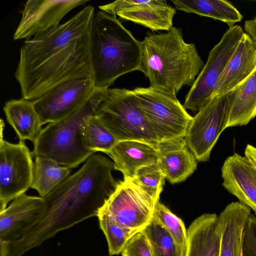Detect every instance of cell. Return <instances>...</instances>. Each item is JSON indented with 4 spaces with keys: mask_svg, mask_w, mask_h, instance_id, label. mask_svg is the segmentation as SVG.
Masks as SVG:
<instances>
[{
    "mask_svg": "<svg viewBox=\"0 0 256 256\" xmlns=\"http://www.w3.org/2000/svg\"><path fill=\"white\" fill-rule=\"evenodd\" d=\"M229 94L214 96L192 117L184 138L197 161L205 162L219 136L226 128Z\"/></svg>",
    "mask_w": 256,
    "mask_h": 256,
    "instance_id": "8fae6325",
    "label": "cell"
},
{
    "mask_svg": "<svg viewBox=\"0 0 256 256\" xmlns=\"http://www.w3.org/2000/svg\"><path fill=\"white\" fill-rule=\"evenodd\" d=\"M222 186L256 216V168L248 159L234 153L222 167Z\"/></svg>",
    "mask_w": 256,
    "mask_h": 256,
    "instance_id": "2e32d148",
    "label": "cell"
},
{
    "mask_svg": "<svg viewBox=\"0 0 256 256\" xmlns=\"http://www.w3.org/2000/svg\"><path fill=\"white\" fill-rule=\"evenodd\" d=\"M97 217L106 238L110 256L121 254L130 239L138 232L122 228L103 212H99Z\"/></svg>",
    "mask_w": 256,
    "mask_h": 256,
    "instance_id": "83f0119b",
    "label": "cell"
},
{
    "mask_svg": "<svg viewBox=\"0 0 256 256\" xmlns=\"http://www.w3.org/2000/svg\"><path fill=\"white\" fill-rule=\"evenodd\" d=\"M142 231L148 242L152 256H186L187 248L178 244L155 218L152 216Z\"/></svg>",
    "mask_w": 256,
    "mask_h": 256,
    "instance_id": "484cf974",
    "label": "cell"
},
{
    "mask_svg": "<svg viewBox=\"0 0 256 256\" xmlns=\"http://www.w3.org/2000/svg\"><path fill=\"white\" fill-rule=\"evenodd\" d=\"M7 122L12 126L20 141L29 140L33 143L42 128L40 118L32 101L24 98L10 100L3 108Z\"/></svg>",
    "mask_w": 256,
    "mask_h": 256,
    "instance_id": "7402d4cb",
    "label": "cell"
},
{
    "mask_svg": "<svg viewBox=\"0 0 256 256\" xmlns=\"http://www.w3.org/2000/svg\"><path fill=\"white\" fill-rule=\"evenodd\" d=\"M108 155L113 160L114 170L125 180H132L138 169L158 161L156 144L136 140L118 142Z\"/></svg>",
    "mask_w": 256,
    "mask_h": 256,
    "instance_id": "ffe728a7",
    "label": "cell"
},
{
    "mask_svg": "<svg viewBox=\"0 0 256 256\" xmlns=\"http://www.w3.org/2000/svg\"><path fill=\"white\" fill-rule=\"evenodd\" d=\"M156 202L132 180L124 179L99 212L122 228L139 232L152 220Z\"/></svg>",
    "mask_w": 256,
    "mask_h": 256,
    "instance_id": "30bf717a",
    "label": "cell"
},
{
    "mask_svg": "<svg viewBox=\"0 0 256 256\" xmlns=\"http://www.w3.org/2000/svg\"><path fill=\"white\" fill-rule=\"evenodd\" d=\"M156 147L158 164L170 184L185 180L196 169L197 160L184 138L159 142Z\"/></svg>",
    "mask_w": 256,
    "mask_h": 256,
    "instance_id": "d6986e66",
    "label": "cell"
},
{
    "mask_svg": "<svg viewBox=\"0 0 256 256\" xmlns=\"http://www.w3.org/2000/svg\"><path fill=\"white\" fill-rule=\"evenodd\" d=\"M186 256H219L220 232L218 216L204 214L189 226Z\"/></svg>",
    "mask_w": 256,
    "mask_h": 256,
    "instance_id": "44dd1931",
    "label": "cell"
},
{
    "mask_svg": "<svg viewBox=\"0 0 256 256\" xmlns=\"http://www.w3.org/2000/svg\"><path fill=\"white\" fill-rule=\"evenodd\" d=\"M45 203L41 196L24 194L0 212V242L8 244L22 239L42 218Z\"/></svg>",
    "mask_w": 256,
    "mask_h": 256,
    "instance_id": "9a60e30c",
    "label": "cell"
},
{
    "mask_svg": "<svg viewBox=\"0 0 256 256\" xmlns=\"http://www.w3.org/2000/svg\"><path fill=\"white\" fill-rule=\"evenodd\" d=\"M114 162L93 154L77 172L69 176L43 198L45 210L24 238L7 246V256H22L58 232L92 216L119 184L112 174Z\"/></svg>",
    "mask_w": 256,
    "mask_h": 256,
    "instance_id": "7a4b0ae2",
    "label": "cell"
},
{
    "mask_svg": "<svg viewBox=\"0 0 256 256\" xmlns=\"http://www.w3.org/2000/svg\"><path fill=\"white\" fill-rule=\"evenodd\" d=\"M87 0H28L21 11L22 18L14 40H26L58 26L70 10Z\"/></svg>",
    "mask_w": 256,
    "mask_h": 256,
    "instance_id": "4fadbf2b",
    "label": "cell"
},
{
    "mask_svg": "<svg viewBox=\"0 0 256 256\" xmlns=\"http://www.w3.org/2000/svg\"><path fill=\"white\" fill-rule=\"evenodd\" d=\"M121 254L122 256H152L148 242L142 231L130 239Z\"/></svg>",
    "mask_w": 256,
    "mask_h": 256,
    "instance_id": "4dcf8cb0",
    "label": "cell"
},
{
    "mask_svg": "<svg viewBox=\"0 0 256 256\" xmlns=\"http://www.w3.org/2000/svg\"><path fill=\"white\" fill-rule=\"evenodd\" d=\"M1 122L0 142V212L7 204L31 188L34 170L32 153L24 142L12 144L3 138Z\"/></svg>",
    "mask_w": 256,
    "mask_h": 256,
    "instance_id": "9c48e42d",
    "label": "cell"
},
{
    "mask_svg": "<svg viewBox=\"0 0 256 256\" xmlns=\"http://www.w3.org/2000/svg\"><path fill=\"white\" fill-rule=\"evenodd\" d=\"M244 155L256 168V148L248 144L244 150Z\"/></svg>",
    "mask_w": 256,
    "mask_h": 256,
    "instance_id": "d6a6232c",
    "label": "cell"
},
{
    "mask_svg": "<svg viewBox=\"0 0 256 256\" xmlns=\"http://www.w3.org/2000/svg\"><path fill=\"white\" fill-rule=\"evenodd\" d=\"M96 88L93 78L64 82L32 100L42 125L63 120L79 110Z\"/></svg>",
    "mask_w": 256,
    "mask_h": 256,
    "instance_id": "7c38bea8",
    "label": "cell"
},
{
    "mask_svg": "<svg viewBox=\"0 0 256 256\" xmlns=\"http://www.w3.org/2000/svg\"><path fill=\"white\" fill-rule=\"evenodd\" d=\"M244 33L238 25L230 27L210 51L206 64L186 96L183 106L186 110L198 112L210 100Z\"/></svg>",
    "mask_w": 256,
    "mask_h": 256,
    "instance_id": "ba28073f",
    "label": "cell"
},
{
    "mask_svg": "<svg viewBox=\"0 0 256 256\" xmlns=\"http://www.w3.org/2000/svg\"><path fill=\"white\" fill-rule=\"evenodd\" d=\"M107 89L96 88L88 100L74 114L48 124L34 142L32 155L53 160L72 169L94 154L84 148L81 129L86 120L94 114Z\"/></svg>",
    "mask_w": 256,
    "mask_h": 256,
    "instance_id": "5b68a950",
    "label": "cell"
},
{
    "mask_svg": "<svg viewBox=\"0 0 256 256\" xmlns=\"http://www.w3.org/2000/svg\"><path fill=\"white\" fill-rule=\"evenodd\" d=\"M94 14L88 5L65 22L24 42L14 74L22 98L32 101L64 82L93 78Z\"/></svg>",
    "mask_w": 256,
    "mask_h": 256,
    "instance_id": "6da1fadb",
    "label": "cell"
},
{
    "mask_svg": "<svg viewBox=\"0 0 256 256\" xmlns=\"http://www.w3.org/2000/svg\"><path fill=\"white\" fill-rule=\"evenodd\" d=\"M165 179L156 163L145 166L138 169L132 180L158 202L162 191Z\"/></svg>",
    "mask_w": 256,
    "mask_h": 256,
    "instance_id": "f1b7e54d",
    "label": "cell"
},
{
    "mask_svg": "<svg viewBox=\"0 0 256 256\" xmlns=\"http://www.w3.org/2000/svg\"><path fill=\"white\" fill-rule=\"evenodd\" d=\"M0 256H6V243L0 242Z\"/></svg>",
    "mask_w": 256,
    "mask_h": 256,
    "instance_id": "836d02e7",
    "label": "cell"
},
{
    "mask_svg": "<svg viewBox=\"0 0 256 256\" xmlns=\"http://www.w3.org/2000/svg\"><path fill=\"white\" fill-rule=\"evenodd\" d=\"M91 54L96 88H108L124 74L142 72V42L115 16L102 10L93 18Z\"/></svg>",
    "mask_w": 256,
    "mask_h": 256,
    "instance_id": "277c9868",
    "label": "cell"
},
{
    "mask_svg": "<svg viewBox=\"0 0 256 256\" xmlns=\"http://www.w3.org/2000/svg\"><path fill=\"white\" fill-rule=\"evenodd\" d=\"M256 69V42L244 32L222 74L212 98L230 94Z\"/></svg>",
    "mask_w": 256,
    "mask_h": 256,
    "instance_id": "e0dca14e",
    "label": "cell"
},
{
    "mask_svg": "<svg viewBox=\"0 0 256 256\" xmlns=\"http://www.w3.org/2000/svg\"><path fill=\"white\" fill-rule=\"evenodd\" d=\"M81 139L86 150L94 153L100 152L107 154L118 142L94 114L83 124Z\"/></svg>",
    "mask_w": 256,
    "mask_h": 256,
    "instance_id": "4316f807",
    "label": "cell"
},
{
    "mask_svg": "<svg viewBox=\"0 0 256 256\" xmlns=\"http://www.w3.org/2000/svg\"><path fill=\"white\" fill-rule=\"evenodd\" d=\"M132 91L158 143L184 138L192 117L176 96L150 86Z\"/></svg>",
    "mask_w": 256,
    "mask_h": 256,
    "instance_id": "52a82bcc",
    "label": "cell"
},
{
    "mask_svg": "<svg viewBox=\"0 0 256 256\" xmlns=\"http://www.w3.org/2000/svg\"><path fill=\"white\" fill-rule=\"evenodd\" d=\"M70 172V168L53 160L36 156L31 188L44 198L68 176Z\"/></svg>",
    "mask_w": 256,
    "mask_h": 256,
    "instance_id": "d4e9b609",
    "label": "cell"
},
{
    "mask_svg": "<svg viewBox=\"0 0 256 256\" xmlns=\"http://www.w3.org/2000/svg\"><path fill=\"white\" fill-rule=\"evenodd\" d=\"M99 8L152 31L169 30L173 26L176 9L164 0H118L102 5Z\"/></svg>",
    "mask_w": 256,
    "mask_h": 256,
    "instance_id": "5bb4252c",
    "label": "cell"
},
{
    "mask_svg": "<svg viewBox=\"0 0 256 256\" xmlns=\"http://www.w3.org/2000/svg\"><path fill=\"white\" fill-rule=\"evenodd\" d=\"M141 42L142 72L150 86L172 96L192 86L204 66L195 44L184 40L180 28L150 34Z\"/></svg>",
    "mask_w": 256,
    "mask_h": 256,
    "instance_id": "3957f363",
    "label": "cell"
},
{
    "mask_svg": "<svg viewBox=\"0 0 256 256\" xmlns=\"http://www.w3.org/2000/svg\"><path fill=\"white\" fill-rule=\"evenodd\" d=\"M244 30L252 39L256 42V16L244 22Z\"/></svg>",
    "mask_w": 256,
    "mask_h": 256,
    "instance_id": "1f68e13d",
    "label": "cell"
},
{
    "mask_svg": "<svg viewBox=\"0 0 256 256\" xmlns=\"http://www.w3.org/2000/svg\"><path fill=\"white\" fill-rule=\"evenodd\" d=\"M251 209L238 202L227 205L218 216L221 240L219 256H243L246 227Z\"/></svg>",
    "mask_w": 256,
    "mask_h": 256,
    "instance_id": "ac0fdd59",
    "label": "cell"
},
{
    "mask_svg": "<svg viewBox=\"0 0 256 256\" xmlns=\"http://www.w3.org/2000/svg\"><path fill=\"white\" fill-rule=\"evenodd\" d=\"M94 114L118 142L158 143L132 90L108 88Z\"/></svg>",
    "mask_w": 256,
    "mask_h": 256,
    "instance_id": "8992f818",
    "label": "cell"
},
{
    "mask_svg": "<svg viewBox=\"0 0 256 256\" xmlns=\"http://www.w3.org/2000/svg\"><path fill=\"white\" fill-rule=\"evenodd\" d=\"M152 216L162 224L178 244L187 248L188 232L184 222L160 200L155 204Z\"/></svg>",
    "mask_w": 256,
    "mask_h": 256,
    "instance_id": "f546056e",
    "label": "cell"
},
{
    "mask_svg": "<svg viewBox=\"0 0 256 256\" xmlns=\"http://www.w3.org/2000/svg\"><path fill=\"white\" fill-rule=\"evenodd\" d=\"M175 8L223 22L230 27L243 18L240 12L229 2L224 0H172Z\"/></svg>",
    "mask_w": 256,
    "mask_h": 256,
    "instance_id": "cb8c5ba5",
    "label": "cell"
},
{
    "mask_svg": "<svg viewBox=\"0 0 256 256\" xmlns=\"http://www.w3.org/2000/svg\"><path fill=\"white\" fill-rule=\"evenodd\" d=\"M256 116V69L229 94L226 128L248 124Z\"/></svg>",
    "mask_w": 256,
    "mask_h": 256,
    "instance_id": "603a6c76",
    "label": "cell"
}]
</instances>
